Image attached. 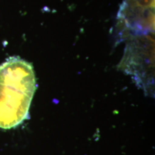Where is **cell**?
Returning a JSON list of instances; mask_svg holds the SVG:
<instances>
[{
	"instance_id": "cell-1",
	"label": "cell",
	"mask_w": 155,
	"mask_h": 155,
	"mask_svg": "<svg viewBox=\"0 0 155 155\" xmlns=\"http://www.w3.org/2000/svg\"><path fill=\"white\" fill-rule=\"evenodd\" d=\"M36 90L33 66L12 57L0 66V127L11 129L28 119Z\"/></svg>"
},
{
	"instance_id": "cell-2",
	"label": "cell",
	"mask_w": 155,
	"mask_h": 155,
	"mask_svg": "<svg viewBox=\"0 0 155 155\" xmlns=\"http://www.w3.org/2000/svg\"><path fill=\"white\" fill-rule=\"evenodd\" d=\"M155 33L134 37L127 41L120 69L133 76L145 90L154 83Z\"/></svg>"
},
{
	"instance_id": "cell-3",
	"label": "cell",
	"mask_w": 155,
	"mask_h": 155,
	"mask_svg": "<svg viewBox=\"0 0 155 155\" xmlns=\"http://www.w3.org/2000/svg\"><path fill=\"white\" fill-rule=\"evenodd\" d=\"M116 28L121 41L155 33V0H124Z\"/></svg>"
}]
</instances>
